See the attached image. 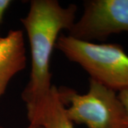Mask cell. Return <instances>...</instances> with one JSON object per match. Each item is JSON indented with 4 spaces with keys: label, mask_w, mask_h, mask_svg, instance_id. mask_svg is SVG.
I'll use <instances>...</instances> for the list:
<instances>
[{
    "label": "cell",
    "mask_w": 128,
    "mask_h": 128,
    "mask_svg": "<svg viewBox=\"0 0 128 128\" xmlns=\"http://www.w3.org/2000/svg\"><path fill=\"white\" fill-rule=\"evenodd\" d=\"M78 6L64 7L57 0H32L29 10L21 22L27 34L32 58L29 81L22 97L26 107L36 104L52 87L50 61L60 32L71 28Z\"/></svg>",
    "instance_id": "cell-1"
},
{
    "label": "cell",
    "mask_w": 128,
    "mask_h": 128,
    "mask_svg": "<svg viewBox=\"0 0 128 128\" xmlns=\"http://www.w3.org/2000/svg\"><path fill=\"white\" fill-rule=\"evenodd\" d=\"M118 97H119L120 100L122 102L124 107L126 110L128 118V89L120 91Z\"/></svg>",
    "instance_id": "cell-8"
},
{
    "label": "cell",
    "mask_w": 128,
    "mask_h": 128,
    "mask_svg": "<svg viewBox=\"0 0 128 128\" xmlns=\"http://www.w3.org/2000/svg\"><path fill=\"white\" fill-rule=\"evenodd\" d=\"M30 123L43 128H73L58 88L53 85L49 92L36 104L26 107Z\"/></svg>",
    "instance_id": "cell-6"
},
{
    "label": "cell",
    "mask_w": 128,
    "mask_h": 128,
    "mask_svg": "<svg viewBox=\"0 0 128 128\" xmlns=\"http://www.w3.org/2000/svg\"><path fill=\"white\" fill-rule=\"evenodd\" d=\"M56 48L90 78L114 91L128 89V55L118 44H95L60 34Z\"/></svg>",
    "instance_id": "cell-2"
},
{
    "label": "cell",
    "mask_w": 128,
    "mask_h": 128,
    "mask_svg": "<svg viewBox=\"0 0 128 128\" xmlns=\"http://www.w3.org/2000/svg\"><path fill=\"white\" fill-rule=\"evenodd\" d=\"M68 36L79 41H105L110 35L128 32V0H87Z\"/></svg>",
    "instance_id": "cell-4"
},
{
    "label": "cell",
    "mask_w": 128,
    "mask_h": 128,
    "mask_svg": "<svg viewBox=\"0 0 128 128\" xmlns=\"http://www.w3.org/2000/svg\"><path fill=\"white\" fill-rule=\"evenodd\" d=\"M26 128H43L41 127V126H39V125L35 124L29 123V125H28Z\"/></svg>",
    "instance_id": "cell-9"
},
{
    "label": "cell",
    "mask_w": 128,
    "mask_h": 128,
    "mask_svg": "<svg viewBox=\"0 0 128 128\" xmlns=\"http://www.w3.org/2000/svg\"><path fill=\"white\" fill-rule=\"evenodd\" d=\"M58 90L73 123L88 128H128L127 112L116 91L90 78L86 94L66 87Z\"/></svg>",
    "instance_id": "cell-3"
},
{
    "label": "cell",
    "mask_w": 128,
    "mask_h": 128,
    "mask_svg": "<svg viewBox=\"0 0 128 128\" xmlns=\"http://www.w3.org/2000/svg\"><path fill=\"white\" fill-rule=\"evenodd\" d=\"M26 62L23 32L10 30L0 38V98L12 78L26 68Z\"/></svg>",
    "instance_id": "cell-5"
},
{
    "label": "cell",
    "mask_w": 128,
    "mask_h": 128,
    "mask_svg": "<svg viewBox=\"0 0 128 128\" xmlns=\"http://www.w3.org/2000/svg\"><path fill=\"white\" fill-rule=\"evenodd\" d=\"M12 4V1L11 0H0V26L2 25L3 18L5 12L9 9L10 5ZM2 37L0 36V38Z\"/></svg>",
    "instance_id": "cell-7"
}]
</instances>
